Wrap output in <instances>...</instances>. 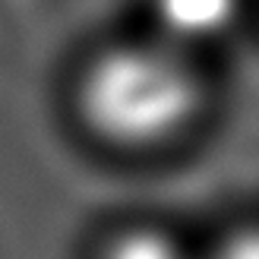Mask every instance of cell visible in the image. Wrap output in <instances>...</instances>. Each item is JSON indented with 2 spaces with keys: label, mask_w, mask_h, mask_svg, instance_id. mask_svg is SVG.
<instances>
[{
  "label": "cell",
  "mask_w": 259,
  "mask_h": 259,
  "mask_svg": "<svg viewBox=\"0 0 259 259\" xmlns=\"http://www.w3.org/2000/svg\"><path fill=\"white\" fill-rule=\"evenodd\" d=\"M218 259H259V231L256 234H243L237 240H231Z\"/></svg>",
  "instance_id": "277c9868"
},
{
  "label": "cell",
  "mask_w": 259,
  "mask_h": 259,
  "mask_svg": "<svg viewBox=\"0 0 259 259\" xmlns=\"http://www.w3.org/2000/svg\"><path fill=\"white\" fill-rule=\"evenodd\" d=\"M237 0H158V16L177 38H209L234 16Z\"/></svg>",
  "instance_id": "7a4b0ae2"
},
{
  "label": "cell",
  "mask_w": 259,
  "mask_h": 259,
  "mask_svg": "<svg viewBox=\"0 0 259 259\" xmlns=\"http://www.w3.org/2000/svg\"><path fill=\"white\" fill-rule=\"evenodd\" d=\"M190 70L161 48H120L105 54L82 89L85 114L101 133L123 142L158 139L193 108Z\"/></svg>",
  "instance_id": "6da1fadb"
},
{
  "label": "cell",
  "mask_w": 259,
  "mask_h": 259,
  "mask_svg": "<svg viewBox=\"0 0 259 259\" xmlns=\"http://www.w3.org/2000/svg\"><path fill=\"white\" fill-rule=\"evenodd\" d=\"M108 259H180V253L161 234L142 231V234H126L120 243H114Z\"/></svg>",
  "instance_id": "3957f363"
}]
</instances>
